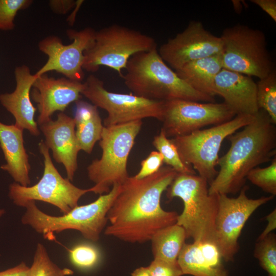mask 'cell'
I'll list each match as a JSON object with an SVG mask.
<instances>
[{"mask_svg": "<svg viewBox=\"0 0 276 276\" xmlns=\"http://www.w3.org/2000/svg\"><path fill=\"white\" fill-rule=\"evenodd\" d=\"M29 267L24 262L15 267L0 271V276H29Z\"/></svg>", "mask_w": 276, "mask_h": 276, "instance_id": "36", "label": "cell"}, {"mask_svg": "<svg viewBox=\"0 0 276 276\" xmlns=\"http://www.w3.org/2000/svg\"><path fill=\"white\" fill-rule=\"evenodd\" d=\"M220 37L223 68L260 79L274 70L262 31L237 25L225 29Z\"/></svg>", "mask_w": 276, "mask_h": 276, "instance_id": "9", "label": "cell"}, {"mask_svg": "<svg viewBox=\"0 0 276 276\" xmlns=\"http://www.w3.org/2000/svg\"><path fill=\"white\" fill-rule=\"evenodd\" d=\"M39 127L45 137L44 144L51 150L54 159L64 166L67 178L72 181L78 168L77 157L80 151L74 118L60 112L56 120L51 119Z\"/></svg>", "mask_w": 276, "mask_h": 276, "instance_id": "17", "label": "cell"}, {"mask_svg": "<svg viewBox=\"0 0 276 276\" xmlns=\"http://www.w3.org/2000/svg\"><path fill=\"white\" fill-rule=\"evenodd\" d=\"M157 48L155 39L142 32L114 24L96 31L94 41L84 52L83 69L97 72L100 66L117 71L122 77L134 55Z\"/></svg>", "mask_w": 276, "mask_h": 276, "instance_id": "7", "label": "cell"}, {"mask_svg": "<svg viewBox=\"0 0 276 276\" xmlns=\"http://www.w3.org/2000/svg\"><path fill=\"white\" fill-rule=\"evenodd\" d=\"M186 239L185 229L176 223L159 230L150 240L154 259L177 261Z\"/></svg>", "mask_w": 276, "mask_h": 276, "instance_id": "24", "label": "cell"}, {"mask_svg": "<svg viewBox=\"0 0 276 276\" xmlns=\"http://www.w3.org/2000/svg\"><path fill=\"white\" fill-rule=\"evenodd\" d=\"M223 68L221 54L190 62L175 71L195 90L215 98V80Z\"/></svg>", "mask_w": 276, "mask_h": 276, "instance_id": "22", "label": "cell"}, {"mask_svg": "<svg viewBox=\"0 0 276 276\" xmlns=\"http://www.w3.org/2000/svg\"><path fill=\"white\" fill-rule=\"evenodd\" d=\"M83 2V1H76V6H75V7L74 8L75 10L73 11V13H74V14L71 15L67 19V20L68 21L69 23L71 24V25H73L74 23V21H75V19L76 14L77 13V12L79 10V8H80L81 5L82 4Z\"/></svg>", "mask_w": 276, "mask_h": 276, "instance_id": "39", "label": "cell"}, {"mask_svg": "<svg viewBox=\"0 0 276 276\" xmlns=\"http://www.w3.org/2000/svg\"><path fill=\"white\" fill-rule=\"evenodd\" d=\"M164 163L163 157L157 151H153L141 162V168L133 177L137 179L149 176L157 172Z\"/></svg>", "mask_w": 276, "mask_h": 276, "instance_id": "32", "label": "cell"}, {"mask_svg": "<svg viewBox=\"0 0 276 276\" xmlns=\"http://www.w3.org/2000/svg\"><path fill=\"white\" fill-rule=\"evenodd\" d=\"M152 144L163 157L164 163L179 173L196 174L190 167L185 164L179 155L175 146L161 129L158 134L154 137Z\"/></svg>", "mask_w": 276, "mask_h": 276, "instance_id": "26", "label": "cell"}, {"mask_svg": "<svg viewBox=\"0 0 276 276\" xmlns=\"http://www.w3.org/2000/svg\"><path fill=\"white\" fill-rule=\"evenodd\" d=\"M254 257L269 276H276V235L274 233L257 240Z\"/></svg>", "mask_w": 276, "mask_h": 276, "instance_id": "28", "label": "cell"}, {"mask_svg": "<svg viewBox=\"0 0 276 276\" xmlns=\"http://www.w3.org/2000/svg\"><path fill=\"white\" fill-rule=\"evenodd\" d=\"M251 2L260 7L267 13L271 18L276 21V1L275 0H251Z\"/></svg>", "mask_w": 276, "mask_h": 276, "instance_id": "35", "label": "cell"}, {"mask_svg": "<svg viewBox=\"0 0 276 276\" xmlns=\"http://www.w3.org/2000/svg\"><path fill=\"white\" fill-rule=\"evenodd\" d=\"M75 102L73 118L78 144L80 150L90 154L95 143L101 139L104 125L96 106L81 100Z\"/></svg>", "mask_w": 276, "mask_h": 276, "instance_id": "23", "label": "cell"}, {"mask_svg": "<svg viewBox=\"0 0 276 276\" xmlns=\"http://www.w3.org/2000/svg\"><path fill=\"white\" fill-rule=\"evenodd\" d=\"M233 4L234 5V7L235 10L237 12H239L241 11L242 5L241 3V1H233Z\"/></svg>", "mask_w": 276, "mask_h": 276, "instance_id": "40", "label": "cell"}, {"mask_svg": "<svg viewBox=\"0 0 276 276\" xmlns=\"http://www.w3.org/2000/svg\"><path fill=\"white\" fill-rule=\"evenodd\" d=\"M166 190L169 200L179 197L183 201V209L176 224L185 229L187 238L216 243L218 194H209L208 181L195 174L177 173Z\"/></svg>", "mask_w": 276, "mask_h": 276, "instance_id": "5", "label": "cell"}, {"mask_svg": "<svg viewBox=\"0 0 276 276\" xmlns=\"http://www.w3.org/2000/svg\"><path fill=\"white\" fill-rule=\"evenodd\" d=\"M6 213L4 209H0V218Z\"/></svg>", "mask_w": 276, "mask_h": 276, "instance_id": "41", "label": "cell"}, {"mask_svg": "<svg viewBox=\"0 0 276 276\" xmlns=\"http://www.w3.org/2000/svg\"><path fill=\"white\" fill-rule=\"evenodd\" d=\"M255 116L237 114L232 120L205 129L170 139L182 162L192 166L210 184L218 174V153L223 140L250 123Z\"/></svg>", "mask_w": 276, "mask_h": 276, "instance_id": "8", "label": "cell"}, {"mask_svg": "<svg viewBox=\"0 0 276 276\" xmlns=\"http://www.w3.org/2000/svg\"><path fill=\"white\" fill-rule=\"evenodd\" d=\"M70 259L76 266L89 268L99 261L100 252L95 246L88 243L78 244L69 250Z\"/></svg>", "mask_w": 276, "mask_h": 276, "instance_id": "30", "label": "cell"}, {"mask_svg": "<svg viewBox=\"0 0 276 276\" xmlns=\"http://www.w3.org/2000/svg\"><path fill=\"white\" fill-rule=\"evenodd\" d=\"M16 87L11 93L0 95L2 105L14 117L15 125L28 130L35 136L40 134L37 122L34 120L36 108L31 101V89L36 76L31 73L25 65L17 66L14 71Z\"/></svg>", "mask_w": 276, "mask_h": 276, "instance_id": "18", "label": "cell"}, {"mask_svg": "<svg viewBox=\"0 0 276 276\" xmlns=\"http://www.w3.org/2000/svg\"><path fill=\"white\" fill-rule=\"evenodd\" d=\"M142 124V120H137L104 126L99 141L101 157L87 168L88 177L95 183L92 192L107 193L114 185H122L129 177L127 160Z\"/></svg>", "mask_w": 276, "mask_h": 276, "instance_id": "6", "label": "cell"}, {"mask_svg": "<svg viewBox=\"0 0 276 276\" xmlns=\"http://www.w3.org/2000/svg\"><path fill=\"white\" fill-rule=\"evenodd\" d=\"M96 31L90 27L78 31L69 29L67 36L72 40L67 45L52 35L38 43L39 50L48 57L45 63L35 74L36 77L55 71L72 80L82 82L84 77L83 64L84 52L93 44Z\"/></svg>", "mask_w": 276, "mask_h": 276, "instance_id": "14", "label": "cell"}, {"mask_svg": "<svg viewBox=\"0 0 276 276\" xmlns=\"http://www.w3.org/2000/svg\"><path fill=\"white\" fill-rule=\"evenodd\" d=\"M177 173L167 166L142 179L129 176L121 185L108 212L109 224L105 235L127 242L143 243L150 241L159 230L176 223L178 213L163 209L160 199Z\"/></svg>", "mask_w": 276, "mask_h": 276, "instance_id": "1", "label": "cell"}, {"mask_svg": "<svg viewBox=\"0 0 276 276\" xmlns=\"http://www.w3.org/2000/svg\"><path fill=\"white\" fill-rule=\"evenodd\" d=\"M271 164L265 168L257 167L249 171L246 179L263 191L276 195V157L271 160Z\"/></svg>", "mask_w": 276, "mask_h": 276, "instance_id": "29", "label": "cell"}, {"mask_svg": "<svg viewBox=\"0 0 276 276\" xmlns=\"http://www.w3.org/2000/svg\"><path fill=\"white\" fill-rule=\"evenodd\" d=\"M32 2L31 0H0V30H13L17 12L28 8Z\"/></svg>", "mask_w": 276, "mask_h": 276, "instance_id": "31", "label": "cell"}, {"mask_svg": "<svg viewBox=\"0 0 276 276\" xmlns=\"http://www.w3.org/2000/svg\"><path fill=\"white\" fill-rule=\"evenodd\" d=\"M266 219L268 221V224L262 233L259 236L257 240H260L276 228V209H274L270 214L266 217Z\"/></svg>", "mask_w": 276, "mask_h": 276, "instance_id": "37", "label": "cell"}, {"mask_svg": "<svg viewBox=\"0 0 276 276\" xmlns=\"http://www.w3.org/2000/svg\"><path fill=\"white\" fill-rule=\"evenodd\" d=\"M76 1L73 0H51L49 6L51 10L56 13L65 14L74 8Z\"/></svg>", "mask_w": 276, "mask_h": 276, "instance_id": "34", "label": "cell"}, {"mask_svg": "<svg viewBox=\"0 0 276 276\" xmlns=\"http://www.w3.org/2000/svg\"><path fill=\"white\" fill-rule=\"evenodd\" d=\"M243 128L227 137L231 146L217 160L220 169L209 185V194L240 192L249 171L275 156L276 128L264 110L260 109L254 120Z\"/></svg>", "mask_w": 276, "mask_h": 276, "instance_id": "2", "label": "cell"}, {"mask_svg": "<svg viewBox=\"0 0 276 276\" xmlns=\"http://www.w3.org/2000/svg\"><path fill=\"white\" fill-rule=\"evenodd\" d=\"M257 103L259 109L264 110L271 123L276 124V72L273 70L257 84Z\"/></svg>", "mask_w": 276, "mask_h": 276, "instance_id": "25", "label": "cell"}, {"mask_svg": "<svg viewBox=\"0 0 276 276\" xmlns=\"http://www.w3.org/2000/svg\"><path fill=\"white\" fill-rule=\"evenodd\" d=\"M81 93L95 106L105 110L107 116L104 126L127 123L152 118L162 122L164 101L145 99L133 94L116 93L107 90L104 83L94 75L84 82Z\"/></svg>", "mask_w": 276, "mask_h": 276, "instance_id": "11", "label": "cell"}, {"mask_svg": "<svg viewBox=\"0 0 276 276\" xmlns=\"http://www.w3.org/2000/svg\"><path fill=\"white\" fill-rule=\"evenodd\" d=\"M248 187L244 186L236 198L218 194V209L215 219V240L223 260L233 261L239 249L238 239L246 221L254 212L273 198V196L249 198Z\"/></svg>", "mask_w": 276, "mask_h": 276, "instance_id": "12", "label": "cell"}, {"mask_svg": "<svg viewBox=\"0 0 276 276\" xmlns=\"http://www.w3.org/2000/svg\"><path fill=\"white\" fill-rule=\"evenodd\" d=\"M84 86V83L66 78L55 79L45 74L36 77L31 95L37 103L38 125L51 119L55 112H63L71 103L80 100Z\"/></svg>", "mask_w": 276, "mask_h": 276, "instance_id": "16", "label": "cell"}, {"mask_svg": "<svg viewBox=\"0 0 276 276\" xmlns=\"http://www.w3.org/2000/svg\"><path fill=\"white\" fill-rule=\"evenodd\" d=\"M23 130L15 124L0 122V146L6 162L1 168L8 172L15 182L28 187L31 183V167L24 146Z\"/></svg>", "mask_w": 276, "mask_h": 276, "instance_id": "21", "label": "cell"}, {"mask_svg": "<svg viewBox=\"0 0 276 276\" xmlns=\"http://www.w3.org/2000/svg\"><path fill=\"white\" fill-rule=\"evenodd\" d=\"M236 115L225 103L171 100L164 101L162 129L167 137L172 138L189 134L209 125L227 122Z\"/></svg>", "mask_w": 276, "mask_h": 276, "instance_id": "13", "label": "cell"}, {"mask_svg": "<svg viewBox=\"0 0 276 276\" xmlns=\"http://www.w3.org/2000/svg\"><path fill=\"white\" fill-rule=\"evenodd\" d=\"M257 84L251 77L222 68L216 77L215 91L236 113L255 116L259 109Z\"/></svg>", "mask_w": 276, "mask_h": 276, "instance_id": "19", "label": "cell"}, {"mask_svg": "<svg viewBox=\"0 0 276 276\" xmlns=\"http://www.w3.org/2000/svg\"><path fill=\"white\" fill-rule=\"evenodd\" d=\"M220 251L215 242L185 243L177 258L183 274L228 276Z\"/></svg>", "mask_w": 276, "mask_h": 276, "instance_id": "20", "label": "cell"}, {"mask_svg": "<svg viewBox=\"0 0 276 276\" xmlns=\"http://www.w3.org/2000/svg\"><path fill=\"white\" fill-rule=\"evenodd\" d=\"M223 42L206 30L198 21H191L187 27L163 44L158 53L175 71L192 61L221 54Z\"/></svg>", "mask_w": 276, "mask_h": 276, "instance_id": "15", "label": "cell"}, {"mask_svg": "<svg viewBox=\"0 0 276 276\" xmlns=\"http://www.w3.org/2000/svg\"><path fill=\"white\" fill-rule=\"evenodd\" d=\"M151 276H181L182 270L177 262L154 259L148 266Z\"/></svg>", "mask_w": 276, "mask_h": 276, "instance_id": "33", "label": "cell"}, {"mask_svg": "<svg viewBox=\"0 0 276 276\" xmlns=\"http://www.w3.org/2000/svg\"><path fill=\"white\" fill-rule=\"evenodd\" d=\"M38 147L44 163L41 178L32 186L24 187L15 182L11 183L9 196L19 206L24 207L29 201L39 200L56 206L66 214L78 205V201L83 195L92 192V188H79L67 178H63L55 167L44 142L41 141Z\"/></svg>", "mask_w": 276, "mask_h": 276, "instance_id": "10", "label": "cell"}, {"mask_svg": "<svg viewBox=\"0 0 276 276\" xmlns=\"http://www.w3.org/2000/svg\"><path fill=\"white\" fill-rule=\"evenodd\" d=\"M131 276H151V274L148 266L141 267L134 270Z\"/></svg>", "mask_w": 276, "mask_h": 276, "instance_id": "38", "label": "cell"}, {"mask_svg": "<svg viewBox=\"0 0 276 276\" xmlns=\"http://www.w3.org/2000/svg\"><path fill=\"white\" fill-rule=\"evenodd\" d=\"M122 76L124 83L134 95L161 101L215 102V98L195 90L182 80L166 64L157 48L132 56Z\"/></svg>", "mask_w": 276, "mask_h": 276, "instance_id": "3", "label": "cell"}, {"mask_svg": "<svg viewBox=\"0 0 276 276\" xmlns=\"http://www.w3.org/2000/svg\"><path fill=\"white\" fill-rule=\"evenodd\" d=\"M121 187L120 184H115L109 192L100 195L94 201L78 205L60 216L48 215L37 206L35 201H29L24 206L26 210L21 223L48 239H53L54 233L73 229L79 232L87 240L96 242L106 225L108 212Z\"/></svg>", "mask_w": 276, "mask_h": 276, "instance_id": "4", "label": "cell"}, {"mask_svg": "<svg viewBox=\"0 0 276 276\" xmlns=\"http://www.w3.org/2000/svg\"><path fill=\"white\" fill-rule=\"evenodd\" d=\"M73 274L68 268H61L50 259L44 246L38 243L34 252L29 276H67Z\"/></svg>", "mask_w": 276, "mask_h": 276, "instance_id": "27", "label": "cell"}]
</instances>
